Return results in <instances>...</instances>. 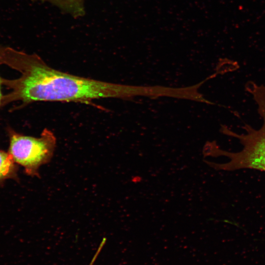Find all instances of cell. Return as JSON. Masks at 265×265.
<instances>
[{"instance_id":"5b68a950","label":"cell","mask_w":265,"mask_h":265,"mask_svg":"<svg viewBox=\"0 0 265 265\" xmlns=\"http://www.w3.org/2000/svg\"><path fill=\"white\" fill-rule=\"evenodd\" d=\"M1 77L0 76V108L1 107V101H2V98L3 96V94L1 92V86H2L1 83Z\"/></svg>"},{"instance_id":"277c9868","label":"cell","mask_w":265,"mask_h":265,"mask_svg":"<svg viewBox=\"0 0 265 265\" xmlns=\"http://www.w3.org/2000/svg\"><path fill=\"white\" fill-rule=\"evenodd\" d=\"M18 168V165L8 153L0 150V186H3L7 179H11L19 182Z\"/></svg>"},{"instance_id":"3957f363","label":"cell","mask_w":265,"mask_h":265,"mask_svg":"<svg viewBox=\"0 0 265 265\" xmlns=\"http://www.w3.org/2000/svg\"><path fill=\"white\" fill-rule=\"evenodd\" d=\"M6 130L8 154L15 163L24 168L26 174L39 177L40 167L48 163L53 156L56 143L53 133L45 128L37 138L17 132L10 127Z\"/></svg>"},{"instance_id":"8992f818","label":"cell","mask_w":265,"mask_h":265,"mask_svg":"<svg viewBox=\"0 0 265 265\" xmlns=\"http://www.w3.org/2000/svg\"><path fill=\"white\" fill-rule=\"evenodd\" d=\"M141 181V177H139L138 176L137 177H135V179L134 180H133V181H134V182H140Z\"/></svg>"},{"instance_id":"6da1fadb","label":"cell","mask_w":265,"mask_h":265,"mask_svg":"<svg viewBox=\"0 0 265 265\" xmlns=\"http://www.w3.org/2000/svg\"><path fill=\"white\" fill-rule=\"evenodd\" d=\"M18 71L14 80L1 79L2 85L11 91L3 95L1 107L16 101L19 107L38 101L88 103L101 98L129 99L131 85L98 80L75 76L48 66L38 55L29 54L0 44V66Z\"/></svg>"},{"instance_id":"7a4b0ae2","label":"cell","mask_w":265,"mask_h":265,"mask_svg":"<svg viewBox=\"0 0 265 265\" xmlns=\"http://www.w3.org/2000/svg\"><path fill=\"white\" fill-rule=\"evenodd\" d=\"M246 88L258 106L257 110L263 120V124L256 130L244 123L242 128L245 132L242 134L232 131L226 126H221V132L238 139L243 148L238 152H231L220 149L214 141L206 142L203 149L204 157L224 156L229 159L228 161L223 163L204 160L216 170L234 171L253 169L265 171V86L251 82L247 83Z\"/></svg>"}]
</instances>
